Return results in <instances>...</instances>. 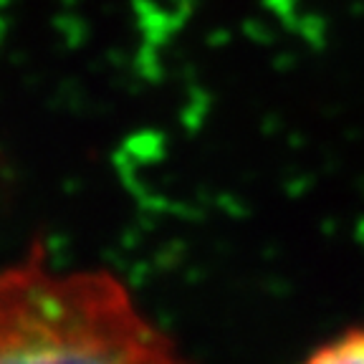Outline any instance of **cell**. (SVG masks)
Here are the masks:
<instances>
[{"label": "cell", "mask_w": 364, "mask_h": 364, "mask_svg": "<svg viewBox=\"0 0 364 364\" xmlns=\"http://www.w3.org/2000/svg\"><path fill=\"white\" fill-rule=\"evenodd\" d=\"M0 294L13 304L0 318V359L33 362H89L127 359L119 341L134 344L129 334L104 331L94 324L99 311V286H53L51 281H18Z\"/></svg>", "instance_id": "cell-1"}, {"label": "cell", "mask_w": 364, "mask_h": 364, "mask_svg": "<svg viewBox=\"0 0 364 364\" xmlns=\"http://www.w3.org/2000/svg\"><path fill=\"white\" fill-rule=\"evenodd\" d=\"M309 359L324 364H364V324L352 326L334 339L324 341Z\"/></svg>", "instance_id": "cell-2"}]
</instances>
